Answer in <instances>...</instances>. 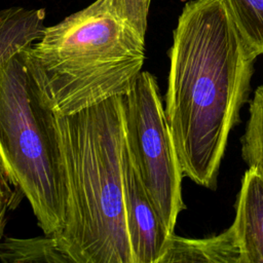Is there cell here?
<instances>
[{
  "mask_svg": "<svg viewBox=\"0 0 263 263\" xmlns=\"http://www.w3.org/2000/svg\"><path fill=\"white\" fill-rule=\"evenodd\" d=\"M123 193L134 263H159L175 232L166 228L150 201L126 146L123 159Z\"/></svg>",
  "mask_w": 263,
  "mask_h": 263,
  "instance_id": "8992f818",
  "label": "cell"
},
{
  "mask_svg": "<svg viewBox=\"0 0 263 263\" xmlns=\"http://www.w3.org/2000/svg\"><path fill=\"white\" fill-rule=\"evenodd\" d=\"M159 263H242L233 226L208 238H186L173 234Z\"/></svg>",
  "mask_w": 263,
  "mask_h": 263,
  "instance_id": "ba28073f",
  "label": "cell"
},
{
  "mask_svg": "<svg viewBox=\"0 0 263 263\" xmlns=\"http://www.w3.org/2000/svg\"><path fill=\"white\" fill-rule=\"evenodd\" d=\"M44 21V8L13 6L0 9V66L42 36Z\"/></svg>",
  "mask_w": 263,
  "mask_h": 263,
  "instance_id": "9c48e42d",
  "label": "cell"
},
{
  "mask_svg": "<svg viewBox=\"0 0 263 263\" xmlns=\"http://www.w3.org/2000/svg\"><path fill=\"white\" fill-rule=\"evenodd\" d=\"M237 30L253 54H263V0H226Z\"/></svg>",
  "mask_w": 263,
  "mask_h": 263,
  "instance_id": "8fae6325",
  "label": "cell"
},
{
  "mask_svg": "<svg viewBox=\"0 0 263 263\" xmlns=\"http://www.w3.org/2000/svg\"><path fill=\"white\" fill-rule=\"evenodd\" d=\"M168 58L164 112L183 176L216 189L257 57L242 40L226 0H191L179 15Z\"/></svg>",
  "mask_w": 263,
  "mask_h": 263,
  "instance_id": "6da1fadb",
  "label": "cell"
},
{
  "mask_svg": "<svg viewBox=\"0 0 263 263\" xmlns=\"http://www.w3.org/2000/svg\"><path fill=\"white\" fill-rule=\"evenodd\" d=\"M68 187L66 224L52 234L71 263H134L124 212L122 97L55 114Z\"/></svg>",
  "mask_w": 263,
  "mask_h": 263,
  "instance_id": "3957f363",
  "label": "cell"
},
{
  "mask_svg": "<svg viewBox=\"0 0 263 263\" xmlns=\"http://www.w3.org/2000/svg\"><path fill=\"white\" fill-rule=\"evenodd\" d=\"M26 50L0 66V161L43 233L52 235L66 224L67 179L57 115L28 66Z\"/></svg>",
  "mask_w": 263,
  "mask_h": 263,
  "instance_id": "277c9868",
  "label": "cell"
},
{
  "mask_svg": "<svg viewBox=\"0 0 263 263\" xmlns=\"http://www.w3.org/2000/svg\"><path fill=\"white\" fill-rule=\"evenodd\" d=\"M249 113L241 137V156L249 167L263 171V84L256 88Z\"/></svg>",
  "mask_w": 263,
  "mask_h": 263,
  "instance_id": "7c38bea8",
  "label": "cell"
},
{
  "mask_svg": "<svg viewBox=\"0 0 263 263\" xmlns=\"http://www.w3.org/2000/svg\"><path fill=\"white\" fill-rule=\"evenodd\" d=\"M232 226L242 263H263V171L257 167L243 174Z\"/></svg>",
  "mask_w": 263,
  "mask_h": 263,
  "instance_id": "52a82bcc",
  "label": "cell"
},
{
  "mask_svg": "<svg viewBox=\"0 0 263 263\" xmlns=\"http://www.w3.org/2000/svg\"><path fill=\"white\" fill-rule=\"evenodd\" d=\"M125 146L145 191L166 228L174 232L185 209L183 173L156 77L142 71L122 97Z\"/></svg>",
  "mask_w": 263,
  "mask_h": 263,
  "instance_id": "5b68a950",
  "label": "cell"
},
{
  "mask_svg": "<svg viewBox=\"0 0 263 263\" xmlns=\"http://www.w3.org/2000/svg\"><path fill=\"white\" fill-rule=\"evenodd\" d=\"M152 0H96L45 27L26 50L28 66L58 115H71L134 85L145 62Z\"/></svg>",
  "mask_w": 263,
  "mask_h": 263,
  "instance_id": "7a4b0ae2",
  "label": "cell"
},
{
  "mask_svg": "<svg viewBox=\"0 0 263 263\" xmlns=\"http://www.w3.org/2000/svg\"><path fill=\"white\" fill-rule=\"evenodd\" d=\"M20 194L22 192L10 182L0 161V240L4 236L8 212L18 204Z\"/></svg>",
  "mask_w": 263,
  "mask_h": 263,
  "instance_id": "4fadbf2b",
  "label": "cell"
},
{
  "mask_svg": "<svg viewBox=\"0 0 263 263\" xmlns=\"http://www.w3.org/2000/svg\"><path fill=\"white\" fill-rule=\"evenodd\" d=\"M0 260L7 263H71L52 235L32 238L6 237L0 240Z\"/></svg>",
  "mask_w": 263,
  "mask_h": 263,
  "instance_id": "30bf717a",
  "label": "cell"
}]
</instances>
